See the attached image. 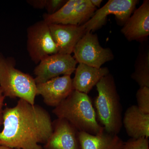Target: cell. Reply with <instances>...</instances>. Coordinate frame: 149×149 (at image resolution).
I'll use <instances>...</instances> for the list:
<instances>
[{"mask_svg":"<svg viewBox=\"0 0 149 149\" xmlns=\"http://www.w3.org/2000/svg\"><path fill=\"white\" fill-rule=\"evenodd\" d=\"M0 146L18 149H43L53 131L49 113L42 107L19 99L3 111Z\"/></svg>","mask_w":149,"mask_h":149,"instance_id":"6da1fadb","label":"cell"},{"mask_svg":"<svg viewBox=\"0 0 149 149\" xmlns=\"http://www.w3.org/2000/svg\"><path fill=\"white\" fill-rule=\"evenodd\" d=\"M52 113L68 121L78 131L96 135L104 130L97 120L95 111L88 94L73 91Z\"/></svg>","mask_w":149,"mask_h":149,"instance_id":"7a4b0ae2","label":"cell"},{"mask_svg":"<svg viewBox=\"0 0 149 149\" xmlns=\"http://www.w3.org/2000/svg\"><path fill=\"white\" fill-rule=\"evenodd\" d=\"M96 86L98 93L94 102L97 120L107 132L117 135L123 125L122 108L114 78L109 73Z\"/></svg>","mask_w":149,"mask_h":149,"instance_id":"3957f363","label":"cell"},{"mask_svg":"<svg viewBox=\"0 0 149 149\" xmlns=\"http://www.w3.org/2000/svg\"><path fill=\"white\" fill-rule=\"evenodd\" d=\"M15 61L0 53V88L4 95L22 99L35 104L37 84L31 75L15 67Z\"/></svg>","mask_w":149,"mask_h":149,"instance_id":"277c9868","label":"cell"},{"mask_svg":"<svg viewBox=\"0 0 149 149\" xmlns=\"http://www.w3.org/2000/svg\"><path fill=\"white\" fill-rule=\"evenodd\" d=\"M27 46L29 56L36 64L46 57L58 53L49 24L44 20L27 28Z\"/></svg>","mask_w":149,"mask_h":149,"instance_id":"5b68a950","label":"cell"},{"mask_svg":"<svg viewBox=\"0 0 149 149\" xmlns=\"http://www.w3.org/2000/svg\"><path fill=\"white\" fill-rule=\"evenodd\" d=\"M73 53L77 63L97 68L114 58L111 50L101 47L97 35L91 32H86L79 40Z\"/></svg>","mask_w":149,"mask_h":149,"instance_id":"8992f818","label":"cell"},{"mask_svg":"<svg viewBox=\"0 0 149 149\" xmlns=\"http://www.w3.org/2000/svg\"><path fill=\"white\" fill-rule=\"evenodd\" d=\"M77 63L71 55L58 53L48 56L42 60L34 70L35 83H45L61 74L71 75L75 71Z\"/></svg>","mask_w":149,"mask_h":149,"instance_id":"52a82bcc","label":"cell"},{"mask_svg":"<svg viewBox=\"0 0 149 149\" xmlns=\"http://www.w3.org/2000/svg\"><path fill=\"white\" fill-rule=\"evenodd\" d=\"M139 2L137 0H109L83 24L86 32H93L100 28L105 23L107 17L111 14L115 15L118 21L125 23Z\"/></svg>","mask_w":149,"mask_h":149,"instance_id":"ba28073f","label":"cell"},{"mask_svg":"<svg viewBox=\"0 0 149 149\" xmlns=\"http://www.w3.org/2000/svg\"><path fill=\"white\" fill-rule=\"evenodd\" d=\"M70 76H58L45 83L37 84V95L42 96L47 105L56 107L74 91Z\"/></svg>","mask_w":149,"mask_h":149,"instance_id":"9c48e42d","label":"cell"},{"mask_svg":"<svg viewBox=\"0 0 149 149\" xmlns=\"http://www.w3.org/2000/svg\"><path fill=\"white\" fill-rule=\"evenodd\" d=\"M53 131L44 149H80L78 131L68 121L57 118L52 122Z\"/></svg>","mask_w":149,"mask_h":149,"instance_id":"30bf717a","label":"cell"},{"mask_svg":"<svg viewBox=\"0 0 149 149\" xmlns=\"http://www.w3.org/2000/svg\"><path fill=\"white\" fill-rule=\"evenodd\" d=\"M49 26L60 54L71 55L77 42L86 33L84 24H50Z\"/></svg>","mask_w":149,"mask_h":149,"instance_id":"8fae6325","label":"cell"},{"mask_svg":"<svg viewBox=\"0 0 149 149\" xmlns=\"http://www.w3.org/2000/svg\"><path fill=\"white\" fill-rule=\"evenodd\" d=\"M121 32L129 41L141 40L149 35V1L145 0L124 23Z\"/></svg>","mask_w":149,"mask_h":149,"instance_id":"7c38bea8","label":"cell"},{"mask_svg":"<svg viewBox=\"0 0 149 149\" xmlns=\"http://www.w3.org/2000/svg\"><path fill=\"white\" fill-rule=\"evenodd\" d=\"M126 133L132 139L149 136V113L141 111L137 105L128 107L122 119Z\"/></svg>","mask_w":149,"mask_h":149,"instance_id":"4fadbf2b","label":"cell"},{"mask_svg":"<svg viewBox=\"0 0 149 149\" xmlns=\"http://www.w3.org/2000/svg\"><path fill=\"white\" fill-rule=\"evenodd\" d=\"M109 73V70L107 68H97L79 63L72 79L73 89L88 94L103 77Z\"/></svg>","mask_w":149,"mask_h":149,"instance_id":"5bb4252c","label":"cell"},{"mask_svg":"<svg viewBox=\"0 0 149 149\" xmlns=\"http://www.w3.org/2000/svg\"><path fill=\"white\" fill-rule=\"evenodd\" d=\"M80 149H123L124 142L116 134L104 130L96 135L78 131Z\"/></svg>","mask_w":149,"mask_h":149,"instance_id":"9a60e30c","label":"cell"},{"mask_svg":"<svg viewBox=\"0 0 149 149\" xmlns=\"http://www.w3.org/2000/svg\"><path fill=\"white\" fill-rule=\"evenodd\" d=\"M96 10L91 0H77L68 24L80 25L85 23L93 16Z\"/></svg>","mask_w":149,"mask_h":149,"instance_id":"2e32d148","label":"cell"},{"mask_svg":"<svg viewBox=\"0 0 149 149\" xmlns=\"http://www.w3.org/2000/svg\"><path fill=\"white\" fill-rule=\"evenodd\" d=\"M77 0H69L59 9L52 14L43 15L44 21L48 24H68Z\"/></svg>","mask_w":149,"mask_h":149,"instance_id":"e0dca14e","label":"cell"},{"mask_svg":"<svg viewBox=\"0 0 149 149\" xmlns=\"http://www.w3.org/2000/svg\"><path fill=\"white\" fill-rule=\"evenodd\" d=\"M131 77L141 87H149V54L147 53L141 59Z\"/></svg>","mask_w":149,"mask_h":149,"instance_id":"ac0fdd59","label":"cell"},{"mask_svg":"<svg viewBox=\"0 0 149 149\" xmlns=\"http://www.w3.org/2000/svg\"><path fill=\"white\" fill-rule=\"evenodd\" d=\"M137 106L146 113H149V87H141L136 95Z\"/></svg>","mask_w":149,"mask_h":149,"instance_id":"d6986e66","label":"cell"},{"mask_svg":"<svg viewBox=\"0 0 149 149\" xmlns=\"http://www.w3.org/2000/svg\"><path fill=\"white\" fill-rule=\"evenodd\" d=\"M123 149H149V141L145 138L130 139L124 142Z\"/></svg>","mask_w":149,"mask_h":149,"instance_id":"ffe728a7","label":"cell"},{"mask_svg":"<svg viewBox=\"0 0 149 149\" xmlns=\"http://www.w3.org/2000/svg\"><path fill=\"white\" fill-rule=\"evenodd\" d=\"M66 1L64 0H46L45 8L48 14H52L59 9Z\"/></svg>","mask_w":149,"mask_h":149,"instance_id":"44dd1931","label":"cell"},{"mask_svg":"<svg viewBox=\"0 0 149 149\" xmlns=\"http://www.w3.org/2000/svg\"><path fill=\"white\" fill-rule=\"evenodd\" d=\"M27 2L35 8L43 9L45 8L46 0H31Z\"/></svg>","mask_w":149,"mask_h":149,"instance_id":"7402d4cb","label":"cell"},{"mask_svg":"<svg viewBox=\"0 0 149 149\" xmlns=\"http://www.w3.org/2000/svg\"><path fill=\"white\" fill-rule=\"evenodd\" d=\"M6 97L4 95L1 89L0 88V126L3 123V107Z\"/></svg>","mask_w":149,"mask_h":149,"instance_id":"603a6c76","label":"cell"},{"mask_svg":"<svg viewBox=\"0 0 149 149\" xmlns=\"http://www.w3.org/2000/svg\"><path fill=\"white\" fill-rule=\"evenodd\" d=\"M91 3L95 7H100L101 3L102 2V0H91Z\"/></svg>","mask_w":149,"mask_h":149,"instance_id":"cb8c5ba5","label":"cell"},{"mask_svg":"<svg viewBox=\"0 0 149 149\" xmlns=\"http://www.w3.org/2000/svg\"><path fill=\"white\" fill-rule=\"evenodd\" d=\"M0 149H18L15 148H8L5 146H0Z\"/></svg>","mask_w":149,"mask_h":149,"instance_id":"d4e9b609","label":"cell"}]
</instances>
